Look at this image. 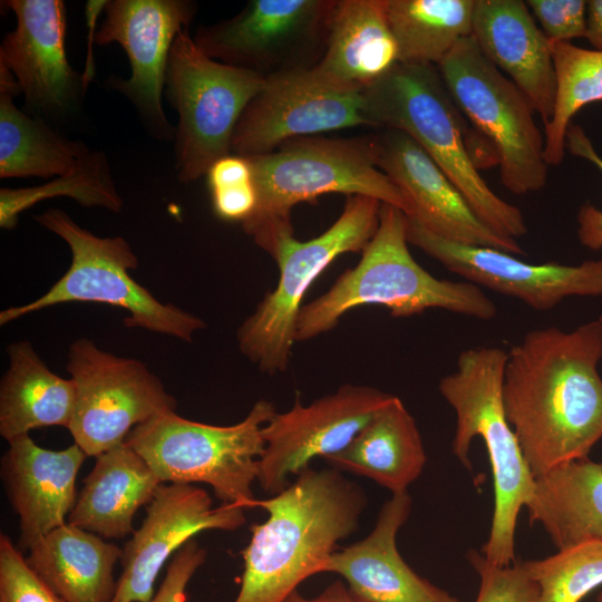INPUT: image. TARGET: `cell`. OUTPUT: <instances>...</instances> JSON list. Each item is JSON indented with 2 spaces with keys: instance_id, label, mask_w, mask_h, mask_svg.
Listing matches in <instances>:
<instances>
[{
  "instance_id": "cell-9",
  "label": "cell",
  "mask_w": 602,
  "mask_h": 602,
  "mask_svg": "<svg viewBox=\"0 0 602 602\" xmlns=\"http://www.w3.org/2000/svg\"><path fill=\"white\" fill-rule=\"evenodd\" d=\"M381 204L373 197L350 195L322 234L304 242L292 235L278 243L271 255L279 268L278 283L236 332L240 351L262 372L285 371L305 292L338 256L363 251L377 231Z\"/></svg>"
},
{
  "instance_id": "cell-39",
  "label": "cell",
  "mask_w": 602,
  "mask_h": 602,
  "mask_svg": "<svg viewBox=\"0 0 602 602\" xmlns=\"http://www.w3.org/2000/svg\"><path fill=\"white\" fill-rule=\"evenodd\" d=\"M206 560V551L191 540L171 559L157 591L146 602H186V588Z\"/></svg>"
},
{
  "instance_id": "cell-41",
  "label": "cell",
  "mask_w": 602,
  "mask_h": 602,
  "mask_svg": "<svg viewBox=\"0 0 602 602\" xmlns=\"http://www.w3.org/2000/svg\"><path fill=\"white\" fill-rule=\"evenodd\" d=\"M206 178L210 191H213L229 185L253 182V172L247 157L229 154L211 165Z\"/></svg>"
},
{
  "instance_id": "cell-45",
  "label": "cell",
  "mask_w": 602,
  "mask_h": 602,
  "mask_svg": "<svg viewBox=\"0 0 602 602\" xmlns=\"http://www.w3.org/2000/svg\"><path fill=\"white\" fill-rule=\"evenodd\" d=\"M600 319L602 320V317Z\"/></svg>"
},
{
  "instance_id": "cell-11",
  "label": "cell",
  "mask_w": 602,
  "mask_h": 602,
  "mask_svg": "<svg viewBox=\"0 0 602 602\" xmlns=\"http://www.w3.org/2000/svg\"><path fill=\"white\" fill-rule=\"evenodd\" d=\"M437 68L457 107L495 153L504 187L516 195L542 190L548 171L544 136L524 94L472 36L459 40Z\"/></svg>"
},
{
  "instance_id": "cell-12",
  "label": "cell",
  "mask_w": 602,
  "mask_h": 602,
  "mask_svg": "<svg viewBox=\"0 0 602 602\" xmlns=\"http://www.w3.org/2000/svg\"><path fill=\"white\" fill-rule=\"evenodd\" d=\"M67 371L76 391L68 429L87 456L111 449L136 426L175 411V398L143 361L105 351L87 338L70 344Z\"/></svg>"
},
{
  "instance_id": "cell-14",
  "label": "cell",
  "mask_w": 602,
  "mask_h": 602,
  "mask_svg": "<svg viewBox=\"0 0 602 602\" xmlns=\"http://www.w3.org/2000/svg\"><path fill=\"white\" fill-rule=\"evenodd\" d=\"M355 126H371L363 89L331 82L313 67L288 69L265 77L235 127L232 152L266 154L291 139Z\"/></svg>"
},
{
  "instance_id": "cell-31",
  "label": "cell",
  "mask_w": 602,
  "mask_h": 602,
  "mask_svg": "<svg viewBox=\"0 0 602 602\" xmlns=\"http://www.w3.org/2000/svg\"><path fill=\"white\" fill-rule=\"evenodd\" d=\"M400 64L438 66L472 36L475 0H383Z\"/></svg>"
},
{
  "instance_id": "cell-10",
  "label": "cell",
  "mask_w": 602,
  "mask_h": 602,
  "mask_svg": "<svg viewBox=\"0 0 602 602\" xmlns=\"http://www.w3.org/2000/svg\"><path fill=\"white\" fill-rule=\"evenodd\" d=\"M264 81L263 75L210 58L188 29L177 35L167 61L164 97L178 115L173 140L182 183L197 181L232 152L235 127Z\"/></svg>"
},
{
  "instance_id": "cell-17",
  "label": "cell",
  "mask_w": 602,
  "mask_h": 602,
  "mask_svg": "<svg viewBox=\"0 0 602 602\" xmlns=\"http://www.w3.org/2000/svg\"><path fill=\"white\" fill-rule=\"evenodd\" d=\"M17 19L0 45V65L14 76L27 114L50 122L74 115L85 96L82 74L66 54L67 14L61 0L2 1Z\"/></svg>"
},
{
  "instance_id": "cell-30",
  "label": "cell",
  "mask_w": 602,
  "mask_h": 602,
  "mask_svg": "<svg viewBox=\"0 0 602 602\" xmlns=\"http://www.w3.org/2000/svg\"><path fill=\"white\" fill-rule=\"evenodd\" d=\"M91 152L82 142L69 139L48 122L33 117L0 93V177L52 179L79 165Z\"/></svg>"
},
{
  "instance_id": "cell-2",
  "label": "cell",
  "mask_w": 602,
  "mask_h": 602,
  "mask_svg": "<svg viewBox=\"0 0 602 602\" xmlns=\"http://www.w3.org/2000/svg\"><path fill=\"white\" fill-rule=\"evenodd\" d=\"M366 506L363 488L333 467H308L280 493L256 499L255 507L269 516L251 526L233 602H283L303 581L326 572L337 544L357 531Z\"/></svg>"
},
{
  "instance_id": "cell-34",
  "label": "cell",
  "mask_w": 602,
  "mask_h": 602,
  "mask_svg": "<svg viewBox=\"0 0 602 602\" xmlns=\"http://www.w3.org/2000/svg\"><path fill=\"white\" fill-rule=\"evenodd\" d=\"M522 564L538 586L537 602H581L602 585V543L598 541Z\"/></svg>"
},
{
  "instance_id": "cell-29",
  "label": "cell",
  "mask_w": 602,
  "mask_h": 602,
  "mask_svg": "<svg viewBox=\"0 0 602 602\" xmlns=\"http://www.w3.org/2000/svg\"><path fill=\"white\" fill-rule=\"evenodd\" d=\"M9 367L0 381V435L7 441L30 430L69 428L75 408L72 380L52 372L28 341L8 347Z\"/></svg>"
},
{
  "instance_id": "cell-13",
  "label": "cell",
  "mask_w": 602,
  "mask_h": 602,
  "mask_svg": "<svg viewBox=\"0 0 602 602\" xmlns=\"http://www.w3.org/2000/svg\"><path fill=\"white\" fill-rule=\"evenodd\" d=\"M334 0H251L234 17L198 27L210 58L264 77L313 67L322 56Z\"/></svg>"
},
{
  "instance_id": "cell-22",
  "label": "cell",
  "mask_w": 602,
  "mask_h": 602,
  "mask_svg": "<svg viewBox=\"0 0 602 602\" xmlns=\"http://www.w3.org/2000/svg\"><path fill=\"white\" fill-rule=\"evenodd\" d=\"M411 511L407 493L392 495L362 540L337 550L326 572L338 574L357 602H463L417 574L397 548V534Z\"/></svg>"
},
{
  "instance_id": "cell-7",
  "label": "cell",
  "mask_w": 602,
  "mask_h": 602,
  "mask_svg": "<svg viewBox=\"0 0 602 602\" xmlns=\"http://www.w3.org/2000/svg\"><path fill=\"white\" fill-rule=\"evenodd\" d=\"M33 219L66 242L71 251V263L41 297L2 310L0 326L61 303L98 302L126 310L128 315L123 322L127 328H139L186 342L206 327L201 318L161 302L132 278L129 272L138 268V258L123 236L95 235L61 208H48Z\"/></svg>"
},
{
  "instance_id": "cell-3",
  "label": "cell",
  "mask_w": 602,
  "mask_h": 602,
  "mask_svg": "<svg viewBox=\"0 0 602 602\" xmlns=\"http://www.w3.org/2000/svg\"><path fill=\"white\" fill-rule=\"evenodd\" d=\"M371 127L411 137L465 197L476 216L507 239L527 233L518 207L498 197L479 169L497 164L492 147L455 104L438 68L398 62L363 89Z\"/></svg>"
},
{
  "instance_id": "cell-6",
  "label": "cell",
  "mask_w": 602,
  "mask_h": 602,
  "mask_svg": "<svg viewBox=\"0 0 602 602\" xmlns=\"http://www.w3.org/2000/svg\"><path fill=\"white\" fill-rule=\"evenodd\" d=\"M508 353L497 347H475L460 352L457 370L445 376L439 391L456 414L454 455L469 467L468 450L475 437L485 444L494 479V512L485 559L497 566L515 560L518 514L532 499L535 477L522 454L503 405V379Z\"/></svg>"
},
{
  "instance_id": "cell-1",
  "label": "cell",
  "mask_w": 602,
  "mask_h": 602,
  "mask_svg": "<svg viewBox=\"0 0 602 602\" xmlns=\"http://www.w3.org/2000/svg\"><path fill=\"white\" fill-rule=\"evenodd\" d=\"M507 353L504 411L534 477L589 457L602 439V320L532 330Z\"/></svg>"
},
{
  "instance_id": "cell-44",
  "label": "cell",
  "mask_w": 602,
  "mask_h": 602,
  "mask_svg": "<svg viewBox=\"0 0 602 602\" xmlns=\"http://www.w3.org/2000/svg\"><path fill=\"white\" fill-rule=\"evenodd\" d=\"M596 601H598V602H602V591L599 593L598 600H596Z\"/></svg>"
},
{
  "instance_id": "cell-40",
  "label": "cell",
  "mask_w": 602,
  "mask_h": 602,
  "mask_svg": "<svg viewBox=\"0 0 602 602\" xmlns=\"http://www.w3.org/2000/svg\"><path fill=\"white\" fill-rule=\"evenodd\" d=\"M215 214L225 221H245L255 210L256 190L254 182L229 185L211 191Z\"/></svg>"
},
{
  "instance_id": "cell-38",
  "label": "cell",
  "mask_w": 602,
  "mask_h": 602,
  "mask_svg": "<svg viewBox=\"0 0 602 602\" xmlns=\"http://www.w3.org/2000/svg\"><path fill=\"white\" fill-rule=\"evenodd\" d=\"M565 149L573 156L584 158L595 165L602 173V157L580 125L571 124L565 135ZM577 239L590 250H602V210L592 203H583L576 215Z\"/></svg>"
},
{
  "instance_id": "cell-23",
  "label": "cell",
  "mask_w": 602,
  "mask_h": 602,
  "mask_svg": "<svg viewBox=\"0 0 602 602\" xmlns=\"http://www.w3.org/2000/svg\"><path fill=\"white\" fill-rule=\"evenodd\" d=\"M472 37L548 124L557 91L553 54L525 1L475 0Z\"/></svg>"
},
{
  "instance_id": "cell-32",
  "label": "cell",
  "mask_w": 602,
  "mask_h": 602,
  "mask_svg": "<svg viewBox=\"0 0 602 602\" xmlns=\"http://www.w3.org/2000/svg\"><path fill=\"white\" fill-rule=\"evenodd\" d=\"M57 196L70 197L86 207H101L116 213L124 206L106 154L91 149L77 167L47 183L20 188H0V227L14 229L20 213Z\"/></svg>"
},
{
  "instance_id": "cell-20",
  "label": "cell",
  "mask_w": 602,
  "mask_h": 602,
  "mask_svg": "<svg viewBox=\"0 0 602 602\" xmlns=\"http://www.w3.org/2000/svg\"><path fill=\"white\" fill-rule=\"evenodd\" d=\"M385 129L377 136L378 167L409 201L410 217L449 241L493 247L516 256L525 254L516 240L498 235L476 216L458 188L411 137L400 130Z\"/></svg>"
},
{
  "instance_id": "cell-36",
  "label": "cell",
  "mask_w": 602,
  "mask_h": 602,
  "mask_svg": "<svg viewBox=\"0 0 602 602\" xmlns=\"http://www.w3.org/2000/svg\"><path fill=\"white\" fill-rule=\"evenodd\" d=\"M0 602H66L31 570L6 534L0 535Z\"/></svg>"
},
{
  "instance_id": "cell-35",
  "label": "cell",
  "mask_w": 602,
  "mask_h": 602,
  "mask_svg": "<svg viewBox=\"0 0 602 602\" xmlns=\"http://www.w3.org/2000/svg\"><path fill=\"white\" fill-rule=\"evenodd\" d=\"M467 556L479 575L475 602H537L538 586L525 571L522 562L497 566L474 550L469 551Z\"/></svg>"
},
{
  "instance_id": "cell-21",
  "label": "cell",
  "mask_w": 602,
  "mask_h": 602,
  "mask_svg": "<svg viewBox=\"0 0 602 602\" xmlns=\"http://www.w3.org/2000/svg\"><path fill=\"white\" fill-rule=\"evenodd\" d=\"M1 477L19 517L17 547L29 551L48 532L67 523L76 495V478L87 455L77 445L52 450L29 435L8 441Z\"/></svg>"
},
{
  "instance_id": "cell-37",
  "label": "cell",
  "mask_w": 602,
  "mask_h": 602,
  "mask_svg": "<svg viewBox=\"0 0 602 602\" xmlns=\"http://www.w3.org/2000/svg\"><path fill=\"white\" fill-rule=\"evenodd\" d=\"M525 3L550 42H571L585 37L586 1L527 0Z\"/></svg>"
},
{
  "instance_id": "cell-8",
  "label": "cell",
  "mask_w": 602,
  "mask_h": 602,
  "mask_svg": "<svg viewBox=\"0 0 602 602\" xmlns=\"http://www.w3.org/2000/svg\"><path fill=\"white\" fill-rule=\"evenodd\" d=\"M276 412L265 399L231 426L188 420L163 412L136 426L126 438L164 483H204L222 504L255 507L252 492L264 449L263 426Z\"/></svg>"
},
{
  "instance_id": "cell-42",
  "label": "cell",
  "mask_w": 602,
  "mask_h": 602,
  "mask_svg": "<svg viewBox=\"0 0 602 602\" xmlns=\"http://www.w3.org/2000/svg\"><path fill=\"white\" fill-rule=\"evenodd\" d=\"M283 602H357L347 584L337 580L329 584L320 594L313 598L303 596L298 590L290 593Z\"/></svg>"
},
{
  "instance_id": "cell-28",
  "label": "cell",
  "mask_w": 602,
  "mask_h": 602,
  "mask_svg": "<svg viewBox=\"0 0 602 602\" xmlns=\"http://www.w3.org/2000/svg\"><path fill=\"white\" fill-rule=\"evenodd\" d=\"M526 507L531 524H540L557 550L602 543V462L586 457L535 478Z\"/></svg>"
},
{
  "instance_id": "cell-19",
  "label": "cell",
  "mask_w": 602,
  "mask_h": 602,
  "mask_svg": "<svg viewBox=\"0 0 602 602\" xmlns=\"http://www.w3.org/2000/svg\"><path fill=\"white\" fill-rule=\"evenodd\" d=\"M246 522L244 508L213 506L208 493L193 484H162L146 505V516L122 548V573L111 602H146L165 562L188 541L210 530L235 531Z\"/></svg>"
},
{
  "instance_id": "cell-26",
  "label": "cell",
  "mask_w": 602,
  "mask_h": 602,
  "mask_svg": "<svg viewBox=\"0 0 602 602\" xmlns=\"http://www.w3.org/2000/svg\"><path fill=\"white\" fill-rule=\"evenodd\" d=\"M31 570L66 602H111L122 548L68 522L28 551Z\"/></svg>"
},
{
  "instance_id": "cell-5",
  "label": "cell",
  "mask_w": 602,
  "mask_h": 602,
  "mask_svg": "<svg viewBox=\"0 0 602 602\" xmlns=\"http://www.w3.org/2000/svg\"><path fill=\"white\" fill-rule=\"evenodd\" d=\"M406 214L382 203L379 224L358 264L346 270L322 295L302 305L295 341H305L338 326L348 311L367 304L386 307L407 318L444 309L480 320L496 315L494 302L470 282L439 280L421 268L408 249Z\"/></svg>"
},
{
  "instance_id": "cell-33",
  "label": "cell",
  "mask_w": 602,
  "mask_h": 602,
  "mask_svg": "<svg viewBox=\"0 0 602 602\" xmlns=\"http://www.w3.org/2000/svg\"><path fill=\"white\" fill-rule=\"evenodd\" d=\"M551 49L557 91L553 117L544 125V157L548 166H559L573 116L585 105L602 100V50L572 42H551Z\"/></svg>"
},
{
  "instance_id": "cell-18",
  "label": "cell",
  "mask_w": 602,
  "mask_h": 602,
  "mask_svg": "<svg viewBox=\"0 0 602 602\" xmlns=\"http://www.w3.org/2000/svg\"><path fill=\"white\" fill-rule=\"evenodd\" d=\"M407 240L467 282L516 298L547 311L571 295H602V259L577 265L533 264L486 246L443 239L406 215Z\"/></svg>"
},
{
  "instance_id": "cell-16",
  "label": "cell",
  "mask_w": 602,
  "mask_h": 602,
  "mask_svg": "<svg viewBox=\"0 0 602 602\" xmlns=\"http://www.w3.org/2000/svg\"><path fill=\"white\" fill-rule=\"evenodd\" d=\"M392 395L368 386L343 385L336 392L304 406L275 412L263 426L264 449L258 482L271 495L283 491L291 475L310 467L315 457L342 450L386 406Z\"/></svg>"
},
{
  "instance_id": "cell-4",
  "label": "cell",
  "mask_w": 602,
  "mask_h": 602,
  "mask_svg": "<svg viewBox=\"0 0 602 602\" xmlns=\"http://www.w3.org/2000/svg\"><path fill=\"white\" fill-rule=\"evenodd\" d=\"M256 190V206L242 222L243 231L270 255L293 235L291 210L321 195H365L411 215L405 194L378 167L377 136L288 140L271 153L245 156Z\"/></svg>"
},
{
  "instance_id": "cell-15",
  "label": "cell",
  "mask_w": 602,
  "mask_h": 602,
  "mask_svg": "<svg viewBox=\"0 0 602 602\" xmlns=\"http://www.w3.org/2000/svg\"><path fill=\"white\" fill-rule=\"evenodd\" d=\"M190 0H108L95 42L120 45L129 60L128 79L110 76L107 85L136 108L144 126L156 139H174L175 128L164 108V82L171 48L196 14Z\"/></svg>"
},
{
  "instance_id": "cell-25",
  "label": "cell",
  "mask_w": 602,
  "mask_h": 602,
  "mask_svg": "<svg viewBox=\"0 0 602 602\" xmlns=\"http://www.w3.org/2000/svg\"><path fill=\"white\" fill-rule=\"evenodd\" d=\"M95 458L67 522L105 538L132 535L136 512L163 483L126 441Z\"/></svg>"
},
{
  "instance_id": "cell-24",
  "label": "cell",
  "mask_w": 602,
  "mask_h": 602,
  "mask_svg": "<svg viewBox=\"0 0 602 602\" xmlns=\"http://www.w3.org/2000/svg\"><path fill=\"white\" fill-rule=\"evenodd\" d=\"M399 62L383 0H336L314 70L343 87L365 89Z\"/></svg>"
},
{
  "instance_id": "cell-43",
  "label": "cell",
  "mask_w": 602,
  "mask_h": 602,
  "mask_svg": "<svg viewBox=\"0 0 602 602\" xmlns=\"http://www.w3.org/2000/svg\"><path fill=\"white\" fill-rule=\"evenodd\" d=\"M594 50H602V0L586 1L585 37Z\"/></svg>"
},
{
  "instance_id": "cell-27",
  "label": "cell",
  "mask_w": 602,
  "mask_h": 602,
  "mask_svg": "<svg viewBox=\"0 0 602 602\" xmlns=\"http://www.w3.org/2000/svg\"><path fill=\"white\" fill-rule=\"evenodd\" d=\"M340 472L372 479L392 495L407 493L427 462L415 418L394 396L342 450L323 458Z\"/></svg>"
}]
</instances>
